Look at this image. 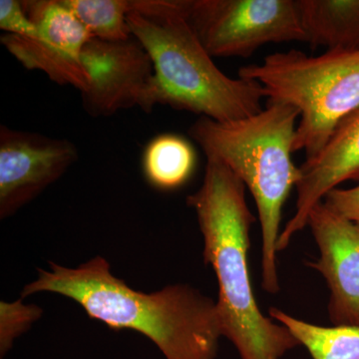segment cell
<instances>
[{
  "label": "cell",
  "instance_id": "5b68a950",
  "mask_svg": "<svg viewBox=\"0 0 359 359\" xmlns=\"http://www.w3.org/2000/svg\"><path fill=\"white\" fill-rule=\"evenodd\" d=\"M238 77L263 87L269 103L295 108L299 114L294 150L316 157L337 126L359 107V50L330 49L309 56L290 49L244 66Z\"/></svg>",
  "mask_w": 359,
  "mask_h": 359
},
{
  "label": "cell",
  "instance_id": "8992f818",
  "mask_svg": "<svg viewBox=\"0 0 359 359\" xmlns=\"http://www.w3.org/2000/svg\"><path fill=\"white\" fill-rule=\"evenodd\" d=\"M212 57H248L259 47L306 42L297 0H180Z\"/></svg>",
  "mask_w": 359,
  "mask_h": 359
},
{
  "label": "cell",
  "instance_id": "9a60e30c",
  "mask_svg": "<svg viewBox=\"0 0 359 359\" xmlns=\"http://www.w3.org/2000/svg\"><path fill=\"white\" fill-rule=\"evenodd\" d=\"M93 39L120 41L131 39L128 14L131 0H65Z\"/></svg>",
  "mask_w": 359,
  "mask_h": 359
},
{
  "label": "cell",
  "instance_id": "4fadbf2b",
  "mask_svg": "<svg viewBox=\"0 0 359 359\" xmlns=\"http://www.w3.org/2000/svg\"><path fill=\"white\" fill-rule=\"evenodd\" d=\"M195 165L192 144L173 133L154 137L142 156L144 176L153 188L161 191L176 190L183 186L192 176Z\"/></svg>",
  "mask_w": 359,
  "mask_h": 359
},
{
  "label": "cell",
  "instance_id": "30bf717a",
  "mask_svg": "<svg viewBox=\"0 0 359 359\" xmlns=\"http://www.w3.org/2000/svg\"><path fill=\"white\" fill-rule=\"evenodd\" d=\"M320 259L309 266L325 278L330 292L328 314L334 325H359V224L321 201L308 219Z\"/></svg>",
  "mask_w": 359,
  "mask_h": 359
},
{
  "label": "cell",
  "instance_id": "52a82bcc",
  "mask_svg": "<svg viewBox=\"0 0 359 359\" xmlns=\"http://www.w3.org/2000/svg\"><path fill=\"white\" fill-rule=\"evenodd\" d=\"M30 20L36 26L37 39L4 34L0 42L27 70L43 72L51 81L78 89L88 87L82 65V52L92 39L65 0H23Z\"/></svg>",
  "mask_w": 359,
  "mask_h": 359
},
{
  "label": "cell",
  "instance_id": "277c9868",
  "mask_svg": "<svg viewBox=\"0 0 359 359\" xmlns=\"http://www.w3.org/2000/svg\"><path fill=\"white\" fill-rule=\"evenodd\" d=\"M299 118L292 106L268 102L257 114L235 121L200 117L189 130L207 158L221 161L254 197L262 231V285L271 294L280 292L276 244L283 207L302 176L292 158Z\"/></svg>",
  "mask_w": 359,
  "mask_h": 359
},
{
  "label": "cell",
  "instance_id": "ac0fdd59",
  "mask_svg": "<svg viewBox=\"0 0 359 359\" xmlns=\"http://www.w3.org/2000/svg\"><path fill=\"white\" fill-rule=\"evenodd\" d=\"M323 201L340 216L359 224V185L351 189L335 188Z\"/></svg>",
  "mask_w": 359,
  "mask_h": 359
},
{
  "label": "cell",
  "instance_id": "2e32d148",
  "mask_svg": "<svg viewBox=\"0 0 359 359\" xmlns=\"http://www.w3.org/2000/svg\"><path fill=\"white\" fill-rule=\"evenodd\" d=\"M42 311L35 304H25L22 299L0 302V355L13 348L18 337L25 334L35 321L41 318Z\"/></svg>",
  "mask_w": 359,
  "mask_h": 359
},
{
  "label": "cell",
  "instance_id": "ba28073f",
  "mask_svg": "<svg viewBox=\"0 0 359 359\" xmlns=\"http://www.w3.org/2000/svg\"><path fill=\"white\" fill-rule=\"evenodd\" d=\"M88 87L81 93L82 107L93 118L111 117L139 107L151 112L153 63L133 36L120 41L93 39L82 52Z\"/></svg>",
  "mask_w": 359,
  "mask_h": 359
},
{
  "label": "cell",
  "instance_id": "8fae6325",
  "mask_svg": "<svg viewBox=\"0 0 359 359\" xmlns=\"http://www.w3.org/2000/svg\"><path fill=\"white\" fill-rule=\"evenodd\" d=\"M297 187L292 218L278 237L276 250L287 249L295 233L308 226L311 210L330 191L348 180H359V107L347 116L316 157L304 161Z\"/></svg>",
  "mask_w": 359,
  "mask_h": 359
},
{
  "label": "cell",
  "instance_id": "9c48e42d",
  "mask_svg": "<svg viewBox=\"0 0 359 359\" xmlns=\"http://www.w3.org/2000/svg\"><path fill=\"white\" fill-rule=\"evenodd\" d=\"M79 157L66 139L0 126V218L13 216L66 173Z\"/></svg>",
  "mask_w": 359,
  "mask_h": 359
},
{
  "label": "cell",
  "instance_id": "3957f363",
  "mask_svg": "<svg viewBox=\"0 0 359 359\" xmlns=\"http://www.w3.org/2000/svg\"><path fill=\"white\" fill-rule=\"evenodd\" d=\"M128 25L152 60V109L166 105L218 122L264 109L263 87L219 70L184 16L180 0H131Z\"/></svg>",
  "mask_w": 359,
  "mask_h": 359
},
{
  "label": "cell",
  "instance_id": "7a4b0ae2",
  "mask_svg": "<svg viewBox=\"0 0 359 359\" xmlns=\"http://www.w3.org/2000/svg\"><path fill=\"white\" fill-rule=\"evenodd\" d=\"M245 186L221 161L207 158L204 181L187 205L197 215L204 240L203 257L219 283L217 301L224 337L241 359H282L299 344L257 306L248 264L250 229L256 218L245 200Z\"/></svg>",
  "mask_w": 359,
  "mask_h": 359
},
{
  "label": "cell",
  "instance_id": "7c38bea8",
  "mask_svg": "<svg viewBox=\"0 0 359 359\" xmlns=\"http://www.w3.org/2000/svg\"><path fill=\"white\" fill-rule=\"evenodd\" d=\"M306 42L325 47L359 50V0H297Z\"/></svg>",
  "mask_w": 359,
  "mask_h": 359
},
{
  "label": "cell",
  "instance_id": "5bb4252c",
  "mask_svg": "<svg viewBox=\"0 0 359 359\" xmlns=\"http://www.w3.org/2000/svg\"><path fill=\"white\" fill-rule=\"evenodd\" d=\"M269 316L290 330L313 359H359V325L320 327L276 308Z\"/></svg>",
  "mask_w": 359,
  "mask_h": 359
},
{
  "label": "cell",
  "instance_id": "e0dca14e",
  "mask_svg": "<svg viewBox=\"0 0 359 359\" xmlns=\"http://www.w3.org/2000/svg\"><path fill=\"white\" fill-rule=\"evenodd\" d=\"M0 29L6 34L23 39H37L36 26L20 0H0Z\"/></svg>",
  "mask_w": 359,
  "mask_h": 359
},
{
  "label": "cell",
  "instance_id": "6da1fadb",
  "mask_svg": "<svg viewBox=\"0 0 359 359\" xmlns=\"http://www.w3.org/2000/svg\"><path fill=\"white\" fill-rule=\"evenodd\" d=\"M21 292V299L39 292L68 297L92 320L112 330H132L154 342L165 359H216L223 334L217 302L188 285L157 292L130 287L97 256L77 268L49 263Z\"/></svg>",
  "mask_w": 359,
  "mask_h": 359
}]
</instances>
